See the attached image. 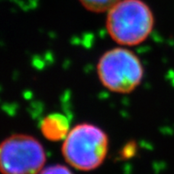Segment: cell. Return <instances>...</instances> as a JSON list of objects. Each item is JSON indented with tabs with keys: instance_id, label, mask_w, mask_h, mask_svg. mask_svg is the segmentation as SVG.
<instances>
[{
	"instance_id": "cell-1",
	"label": "cell",
	"mask_w": 174,
	"mask_h": 174,
	"mask_svg": "<svg viewBox=\"0 0 174 174\" xmlns=\"http://www.w3.org/2000/svg\"><path fill=\"white\" fill-rule=\"evenodd\" d=\"M154 15L142 0H121L107 17V30L117 44L134 46L141 44L154 28Z\"/></svg>"
},
{
	"instance_id": "cell-2",
	"label": "cell",
	"mask_w": 174,
	"mask_h": 174,
	"mask_svg": "<svg viewBox=\"0 0 174 174\" xmlns=\"http://www.w3.org/2000/svg\"><path fill=\"white\" fill-rule=\"evenodd\" d=\"M108 138L100 127L88 123L76 125L64 139L62 155L74 168L92 171L99 167L108 153Z\"/></svg>"
},
{
	"instance_id": "cell-4",
	"label": "cell",
	"mask_w": 174,
	"mask_h": 174,
	"mask_svg": "<svg viewBox=\"0 0 174 174\" xmlns=\"http://www.w3.org/2000/svg\"><path fill=\"white\" fill-rule=\"evenodd\" d=\"M45 160L43 146L31 135L12 134L0 147V169L3 174H38Z\"/></svg>"
},
{
	"instance_id": "cell-5",
	"label": "cell",
	"mask_w": 174,
	"mask_h": 174,
	"mask_svg": "<svg viewBox=\"0 0 174 174\" xmlns=\"http://www.w3.org/2000/svg\"><path fill=\"white\" fill-rule=\"evenodd\" d=\"M40 128L44 136L52 142L65 139L70 131L68 118L60 113H53L44 118Z\"/></svg>"
},
{
	"instance_id": "cell-6",
	"label": "cell",
	"mask_w": 174,
	"mask_h": 174,
	"mask_svg": "<svg viewBox=\"0 0 174 174\" xmlns=\"http://www.w3.org/2000/svg\"><path fill=\"white\" fill-rule=\"evenodd\" d=\"M82 5L92 13L108 12L121 0H79Z\"/></svg>"
},
{
	"instance_id": "cell-8",
	"label": "cell",
	"mask_w": 174,
	"mask_h": 174,
	"mask_svg": "<svg viewBox=\"0 0 174 174\" xmlns=\"http://www.w3.org/2000/svg\"><path fill=\"white\" fill-rule=\"evenodd\" d=\"M135 150H136V144L134 142H128L126 145L124 147L123 150H122V156L125 158H129L130 157H132L135 154Z\"/></svg>"
},
{
	"instance_id": "cell-3",
	"label": "cell",
	"mask_w": 174,
	"mask_h": 174,
	"mask_svg": "<svg viewBox=\"0 0 174 174\" xmlns=\"http://www.w3.org/2000/svg\"><path fill=\"white\" fill-rule=\"evenodd\" d=\"M97 72L104 87L120 94L133 91L143 78L140 60L124 48H114L105 52L99 60Z\"/></svg>"
},
{
	"instance_id": "cell-7",
	"label": "cell",
	"mask_w": 174,
	"mask_h": 174,
	"mask_svg": "<svg viewBox=\"0 0 174 174\" xmlns=\"http://www.w3.org/2000/svg\"><path fill=\"white\" fill-rule=\"evenodd\" d=\"M39 174H73L69 168L64 165L54 164L44 168Z\"/></svg>"
}]
</instances>
